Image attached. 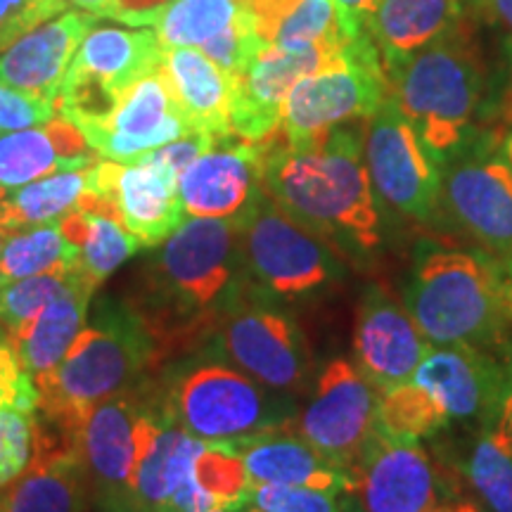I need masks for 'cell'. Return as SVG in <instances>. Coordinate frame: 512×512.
Here are the masks:
<instances>
[{"label": "cell", "mask_w": 512, "mask_h": 512, "mask_svg": "<svg viewBox=\"0 0 512 512\" xmlns=\"http://www.w3.org/2000/svg\"><path fill=\"white\" fill-rule=\"evenodd\" d=\"M242 292L240 221L185 216L152 247L126 302L157 339L166 363L202 344Z\"/></svg>", "instance_id": "1"}, {"label": "cell", "mask_w": 512, "mask_h": 512, "mask_svg": "<svg viewBox=\"0 0 512 512\" xmlns=\"http://www.w3.org/2000/svg\"><path fill=\"white\" fill-rule=\"evenodd\" d=\"M264 190L339 254H370L382 245L380 209L358 124L339 126L311 147H290L280 136L266 140Z\"/></svg>", "instance_id": "2"}, {"label": "cell", "mask_w": 512, "mask_h": 512, "mask_svg": "<svg viewBox=\"0 0 512 512\" xmlns=\"http://www.w3.org/2000/svg\"><path fill=\"white\" fill-rule=\"evenodd\" d=\"M162 366V349L136 309L102 297L60 366L34 380L38 415L64 434L95 403L138 387Z\"/></svg>", "instance_id": "3"}, {"label": "cell", "mask_w": 512, "mask_h": 512, "mask_svg": "<svg viewBox=\"0 0 512 512\" xmlns=\"http://www.w3.org/2000/svg\"><path fill=\"white\" fill-rule=\"evenodd\" d=\"M159 406L204 444H242L292 422L283 394L242 373L209 339L152 375Z\"/></svg>", "instance_id": "4"}, {"label": "cell", "mask_w": 512, "mask_h": 512, "mask_svg": "<svg viewBox=\"0 0 512 512\" xmlns=\"http://www.w3.org/2000/svg\"><path fill=\"white\" fill-rule=\"evenodd\" d=\"M403 304L432 347L486 351L503 342L512 323L501 268L482 254L434 240L415 247Z\"/></svg>", "instance_id": "5"}, {"label": "cell", "mask_w": 512, "mask_h": 512, "mask_svg": "<svg viewBox=\"0 0 512 512\" xmlns=\"http://www.w3.org/2000/svg\"><path fill=\"white\" fill-rule=\"evenodd\" d=\"M389 93L422 145L444 164L475 133L484 98V67L463 24L387 72Z\"/></svg>", "instance_id": "6"}, {"label": "cell", "mask_w": 512, "mask_h": 512, "mask_svg": "<svg viewBox=\"0 0 512 512\" xmlns=\"http://www.w3.org/2000/svg\"><path fill=\"white\" fill-rule=\"evenodd\" d=\"M247 292L264 302H299L344 275L342 254L261 192L240 219Z\"/></svg>", "instance_id": "7"}, {"label": "cell", "mask_w": 512, "mask_h": 512, "mask_svg": "<svg viewBox=\"0 0 512 512\" xmlns=\"http://www.w3.org/2000/svg\"><path fill=\"white\" fill-rule=\"evenodd\" d=\"M389 95L382 57L366 31L335 60L292 86L278 136L290 147H311L339 126L370 119Z\"/></svg>", "instance_id": "8"}, {"label": "cell", "mask_w": 512, "mask_h": 512, "mask_svg": "<svg viewBox=\"0 0 512 512\" xmlns=\"http://www.w3.org/2000/svg\"><path fill=\"white\" fill-rule=\"evenodd\" d=\"M439 207L501 268H512V166L494 133L475 131L444 164Z\"/></svg>", "instance_id": "9"}, {"label": "cell", "mask_w": 512, "mask_h": 512, "mask_svg": "<svg viewBox=\"0 0 512 512\" xmlns=\"http://www.w3.org/2000/svg\"><path fill=\"white\" fill-rule=\"evenodd\" d=\"M164 46L150 29H91L64 76L55 107L76 126L107 117L124 93L162 64Z\"/></svg>", "instance_id": "10"}, {"label": "cell", "mask_w": 512, "mask_h": 512, "mask_svg": "<svg viewBox=\"0 0 512 512\" xmlns=\"http://www.w3.org/2000/svg\"><path fill=\"white\" fill-rule=\"evenodd\" d=\"M233 366L278 394H299L311 375V351L290 313L242 292L207 337Z\"/></svg>", "instance_id": "11"}, {"label": "cell", "mask_w": 512, "mask_h": 512, "mask_svg": "<svg viewBox=\"0 0 512 512\" xmlns=\"http://www.w3.org/2000/svg\"><path fill=\"white\" fill-rule=\"evenodd\" d=\"M178 178L147 155L136 162L100 159L88 169V188L76 209L112 216L140 245L152 249L185 221Z\"/></svg>", "instance_id": "12"}, {"label": "cell", "mask_w": 512, "mask_h": 512, "mask_svg": "<svg viewBox=\"0 0 512 512\" xmlns=\"http://www.w3.org/2000/svg\"><path fill=\"white\" fill-rule=\"evenodd\" d=\"M363 157L375 195L413 221H430L441 200V164L408 124L392 93L363 131Z\"/></svg>", "instance_id": "13"}, {"label": "cell", "mask_w": 512, "mask_h": 512, "mask_svg": "<svg viewBox=\"0 0 512 512\" xmlns=\"http://www.w3.org/2000/svg\"><path fill=\"white\" fill-rule=\"evenodd\" d=\"M380 396L356 363L335 358L318 375L311 399L297 418V432L330 465L351 477V467L377 430Z\"/></svg>", "instance_id": "14"}, {"label": "cell", "mask_w": 512, "mask_h": 512, "mask_svg": "<svg viewBox=\"0 0 512 512\" xmlns=\"http://www.w3.org/2000/svg\"><path fill=\"white\" fill-rule=\"evenodd\" d=\"M143 396L145 382H140L128 392L95 403L74 422L72 430L64 432L86 467L95 510H136L133 477Z\"/></svg>", "instance_id": "15"}, {"label": "cell", "mask_w": 512, "mask_h": 512, "mask_svg": "<svg viewBox=\"0 0 512 512\" xmlns=\"http://www.w3.org/2000/svg\"><path fill=\"white\" fill-rule=\"evenodd\" d=\"M342 50L306 48L285 50L266 43L247 67L230 76V133L247 143H266L278 136L283 105L292 86L318 72Z\"/></svg>", "instance_id": "16"}, {"label": "cell", "mask_w": 512, "mask_h": 512, "mask_svg": "<svg viewBox=\"0 0 512 512\" xmlns=\"http://www.w3.org/2000/svg\"><path fill=\"white\" fill-rule=\"evenodd\" d=\"M351 494L363 512H432L441 505L437 470L420 439L380 427L351 467Z\"/></svg>", "instance_id": "17"}, {"label": "cell", "mask_w": 512, "mask_h": 512, "mask_svg": "<svg viewBox=\"0 0 512 512\" xmlns=\"http://www.w3.org/2000/svg\"><path fill=\"white\" fill-rule=\"evenodd\" d=\"M81 133L100 159L136 162L147 152L195 131L178 107L159 64L128 88L107 117L81 126Z\"/></svg>", "instance_id": "18"}, {"label": "cell", "mask_w": 512, "mask_h": 512, "mask_svg": "<svg viewBox=\"0 0 512 512\" xmlns=\"http://www.w3.org/2000/svg\"><path fill=\"white\" fill-rule=\"evenodd\" d=\"M430 347L406 304L387 287H366L356 309L354 363L380 392L411 382Z\"/></svg>", "instance_id": "19"}, {"label": "cell", "mask_w": 512, "mask_h": 512, "mask_svg": "<svg viewBox=\"0 0 512 512\" xmlns=\"http://www.w3.org/2000/svg\"><path fill=\"white\" fill-rule=\"evenodd\" d=\"M185 216L240 221L264 192V143L219 138L178 178Z\"/></svg>", "instance_id": "20"}, {"label": "cell", "mask_w": 512, "mask_h": 512, "mask_svg": "<svg viewBox=\"0 0 512 512\" xmlns=\"http://www.w3.org/2000/svg\"><path fill=\"white\" fill-rule=\"evenodd\" d=\"M204 441L183 430L159 406L152 377L145 380L143 408L138 420V463L133 477V508L166 512L171 498L192 477Z\"/></svg>", "instance_id": "21"}, {"label": "cell", "mask_w": 512, "mask_h": 512, "mask_svg": "<svg viewBox=\"0 0 512 512\" xmlns=\"http://www.w3.org/2000/svg\"><path fill=\"white\" fill-rule=\"evenodd\" d=\"M91 508V482L79 451L41 418L34 458L15 482L0 491V512H91Z\"/></svg>", "instance_id": "22"}, {"label": "cell", "mask_w": 512, "mask_h": 512, "mask_svg": "<svg viewBox=\"0 0 512 512\" xmlns=\"http://www.w3.org/2000/svg\"><path fill=\"white\" fill-rule=\"evenodd\" d=\"M448 420H491L505 387V370L486 351L446 344L430 347L411 377Z\"/></svg>", "instance_id": "23"}, {"label": "cell", "mask_w": 512, "mask_h": 512, "mask_svg": "<svg viewBox=\"0 0 512 512\" xmlns=\"http://www.w3.org/2000/svg\"><path fill=\"white\" fill-rule=\"evenodd\" d=\"M98 17L88 12H64L38 24L0 55V83L55 102L76 50Z\"/></svg>", "instance_id": "24"}, {"label": "cell", "mask_w": 512, "mask_h": 512, "mask_svg": "<svg viewBox=\"0 0 512 512\" xmlns=\"http://www.w3.org/2000/svg\"><path fill=\"white\" fill-rule=\"evenodd\" d=\"M100 157L81 128L57 114L48 124L0 133V190L19 188L60 171L91 169Z\"/></svg>", "instance_id": "25"}, {"label": "cell", "mask_w": 512, "mask_h": 512, "mask_svg": "<svg viewBox=\"0 0 512 512\" xmlns=\"http://www.w3.org/2000/svg\"><path fill=\"white\" fill-rule=\"evenodd\" d=\"M463 24V0H380L363 31L375 43L384 72H392Z\"/></svg>", "instance_id": "26"}, {"label": "cell", "mask_w": 512, "mask_h": 512, "mask_svg": "<svg viewBox=\"0 0 512 512\" xmlns=\"http://www.w3.org/2000/svg\"><path fill=\"white\" fill-rule=\"evenodd\" d=\"M252 484L311 486L330 494H351V477L337 470L290 425L235 444Z\"/></svg>", "instance_id": "27"}, {"label": "cell", "mask_w": 512, "mask_h": 512, "mask_svg": "<svg viewBox=\"0 0 512 512\" xmlns=\"http://www.w3.org/2000/svg\"><path fill=\"white\" fill-rule=\"evenodd\" d=\"M162 72L171 93L195 133L228 138L230 133V76L200 48H164Z\"/></svg>", "instance_id": "28"}, {"label": "cell", "mask_w": 512, "mask_h": 512, "mask_svg": "<svg viewBox=\"0 0 512 512\" xmlns=\"http://www.w3.org/2000/svg\"><path fill=\"white\" fill-rule=\"evenodd\" d=\"M95 290L98 287L88 283L79 271L74 283L38 313L29 330L22 337L12 339L10 344L19 363L34 380L60 366L64 354L81 335V330L86 328Z\"/></svg>", "instance_id": "29"}, {"label": "cell", "mask_w": 512, "mask_h": 512, "mask_svg": "<svg viewBox=\"0 0 512 512\" xmlns=\"http://www.w3.org/2000/svg\"><path fill=\"white\" fill-rule=\"evenodd\" d=\"M62 233L79 247V271L88 283L100 287L110 275L140 252V242L117 219L95 211L74 209L60 221Z\"/></svg>", "instance_id": "30"}, {"label": "cell", "mask_w": 512, "mask_h": 512, "mask_svg": "<svg viewBox=\"0 0 512 512\" xmlns=\"http://www.w3.org/2000/svg\"><path fill=\"white\" fill-rule=\"evenodd\" d=\"M79 268V247L62 233L60 223L8 228L0 252V287L43 273H64Z\"/></svg>", "instance_id": "31"}, {"label": "cell", "mask_w": 512, "mask_h": 512, "mask_svg": "<svg viewBox=\"0 0 512 512\" xmlns=\"http://www.w3.org/2000/svg\"><path fill=\"white\" fill-rule=\"evenodd\" d=\"M88 188V169L60 171L19 188L0 190V228L38 226L60 221L79 207Z\"/></svg>", "instance_id": "32"}, {"label": "cell", "mask_w": 512, "mask_h": 512, "mask_svg": "<svg viewBox=\"0 0 512 512\" xmlns=\"http://www.w3.org/2000/svg\"><path fill=\"white\" fill-rule=\"evenodd\" d=\"M238 0H169L155 31L164 48H202L238 19Z\"/></svg>", "instance_id": "33"}, {"label": "cell", "mask_w": 512, "mask_h": 512, "mask_svg": "<svg viewBox=\"0 0 512 512\" xmlns=\"http://www.w3.org/2000/svg\"><path fill=\"white\" fill-rule=\"evenodd\" d=\"M79 271L43 273L0 287V328L12 339L22 337L46 306L74 283Z\"/></svg>", "instance_id": "34"}, {"label": "cell", "mask_w": 512, "mask_h": 512, "mask_svg": "<svg viewBox=\"0 0 512 512\" xmlns=\"http://www.w3.org/2000/svg\"><path fill=\"white\" fill-rule=\"evenodd\" d=\"M448 422L451 420L437 406V401L413 382L389 389V392H382L380 396L377 427L389 434L425 439L444 430Z\"/></svg>", "instance_id": "35"}, {"label": "cell", "mask_w": 512, "mask_h": 512, "mask_svg": "<svg viewBox=\"0 0 512 512\" xmlns=\"http://www.w3.org/2000/svg\"><path fill=\"white\" fill-rule=\"evenodd\" d=\"M351 38L339 22L335 0H302L280 22L273 43L285 50L332 48L344 50Z\"/></svg>", "instance_id": "36"}, {"label": "cell", "mask_w": 512, "mask_h": 512, "mask_svg": "<svg viewBox=\"0 0 512 512\" xmlns=\"http://www.w3.org/2000/svg\"><path fill=\"white\" fill-rule=\"evenodd\" d=\"M195 482L202 486L211 498H216L221 510L238 512L249 501L252 479L242 463L238 448L230 444H207L195 460L192 470Z\"/></svg>", "instance_id": "37"}, {"label": "cell", "mask_w": 512, "mask_h": 512, "mask_svg": "<svg viewBox=\"0 0 512 512\" xmlns=\"http://www.w3.org/2000/svg\"><path fill=\"white\" fill-rule=\"evenodd\" d=\"M470 479L494 512H512V448L484 427L470 458Z\"/></svg>", "instance_id": "38"}, {"label": "cell", "mask_w": 512, "mask_h": 512, "mask_svg": "<svg viewBox=\"0 0 512 512\" xmlns=\"http://www.w3.org/2000/svg\"><path fill=\"white\" fill-rule=\"evenodd\" d=\"M41 418L38 411L3 408L0 411V491L27 470L36 453Z\"/></svg>", "instance_id": "39"}, {"label": "cell", "mask_w": 512, "mask_h": 512, "mask_svg": "<svg viewBox=\"0 0 512 512\" xmlns=\"http://www.w3.org/2000/svg\"><path fill=\"white\" fill-rule=\"evenodd\" d=\"M264 46L266 41L259 36L252 19L245 15V10H242L230 27H226L219 36H214L211 41L204 43L200 50L211 62L219 64L228 76H235L247 67V62Z\"/></svg>", "instance_id": "40"}, {"label": "cell", "mask_w": 512, "mask_h": 512, "mask_svg": "<svg viewBox=\"0 0 512 512\" xmlns=\"http://www.w3.org/2000/svg\"><path fill=\"white\" fill-rule=\"evenodd\" d=\"M339 494L311 489V486L252 484L247 505L264 512H342Z\"/></svg>", "instance_id": "41"}, {"label": "cell", "mask_w": 512, "mask_h": 512, "mask_svg": "<svg viewBox=\"0 0 512 512\" xmlns=\"http://www.w3.org/2000/svg\"><path fill=\"white\" fill-rule=\"evenodd\" d=\"M64 3L67 0H0V53L62 12Z\"/></svg>", "instance_id": "42"}, {"label": "cell", "mask_w": 512, "mask_h": 512, "mask_svg": "<svg viewBox=\"0 0 512 512\" xmlns=\"http://www.w3.org/2000/svg\"><path fill=\"white\" fill-rule=\"evenodd\" d=\"M55 117V102L36 98V95L0 83V133L43 126Z\"/></svg>", "instance_id": "43"}, {"label": "cell", "mask_w": 512, "mask_h": 512, "mask_svg": "<svg viewBox=\"0 0 512 512\" xmlns=\"http://www.w3.org/2000/svg\"><path fill=\"white\" fill-rule=\"evenodd\" d=\"M3 408L38 411V389L34 377L19 363L8 337L0 335V411Z\"/></svg>", "instance_id": "44"}, {"label": "cell", "mask_w": 512, "mask_h": 512, "mask_svg": "<svg viewBox=\"0 0 512 512\" xmlns=\"http://www.w3.org/2000/svg\"><path fill=\"white\" fill-rule=\"evenodd\" d=\"M240 8L245 15L252 19V24L259 31V36L266 43H273L275 31H278L280 22L297 8L302 0H238Z\"/></svg>", "instance_id": "45"}, {"label": "cell", "mask_w": 512, "mask_h": 512, "mask_svg": "<svg viewBox=\"0 0 512 512\" xmlns=\"http://www.w3.org/2000/svg\"><path fill=\"white\" fill-rule=\"evenodd\" d=\"M169 0H119V22L131 27H155Z\"/></svg>", "instance_id": "46"}, {"label": "cell", "mask_w": 512, "mask_h": 512, "mask_svg": "<svg viewBox=\"0 0 512 512\" xmlns=\"http://www.w3.org/2000/svg\"><path fill=\"white\" fill-rule=\"evenodd\" d=\"M377 3L380 0H335L339 22H342V29L347 31L349 38L361 34L363 27H366V19L377 8Z\"/></svg>", "instance_id": "47"}, {"label": "cell", "mask_w": 512, "mask_h": 512, "mask_svg": "<svg viewBox=\"0 0 512 512\" xmlns=\"http://www.w3.org/2000/svg\"><path fill=\"white\" fill-rule=\"evenodd\" d=\"M486 425H489V430L494 432V437L501 441V444L512 448V368L505 373V387L494 418L486 420Z\"/></svg>", "instance_id": "48"}, {"label": "cell", "mask_w": 512, "mask_h": 512, "mask_svg": "<svg viewBox=\"0 0 512 512\" xmlns=\"http://www.w3.org/2000/svg\"><path fill=\"white\" fill-rule=\"evenodd\" d=\"M479 12L501 31L505 46H512V0H482Z\"/></svg>", "instance_id": "49"}, {"label": "cell", "mask_w": 512, "mask_h": 512, "mask_svg": "<svg viewBox=\"0 0 512 512\" xmlns=\"http://www.w3.org/2000/svg\"><path fill=\"white\" fill-rule=\"evenodd\" d=\"M74 5H79L83 12L93 17H105V19H119V0H72Z\"/></svg>", "instance_id": "50"}, {"label": "cell", "mask_w": 512, "mask_h": 512, "mask_svg": "<svg viewBox=\"0 0 512 512\" xmlns=\"http://www.w3.org/2000/svg\"><path fill=\"white\" fill-rule=\"evenodd\" d=\"M503 271V290H505V304H508V313L512 320V268H501Z\"/></svg>", "instance_id": "51"}, {"label": "cell", "mask_w": 512, "mask_h": 512, "mask_svg": "<svg viewBox=\"0 0 512 512\" xmlns=\"http://www.w3.org/2000/svg\"><path fill=\"white\" fill-rule=\"evenodd\" d=\"M503 155H505V159H508V164L512 166V128H510L508 136L503 138Z\"/></svg>", "instance_id": "52"}, {"label": "cell", "mask_w": 512, "mask_h": 512, "mask_svg": "<svg viewBox=\"0 0 512 512\" xmlns=\"http://www.w3.org/2000/svg\"><path fill=\"white\" fill-rule=\"evenodd\" d=\"M505 50H508V83H510V100H512V46H505Z\"/></svg>", "instance_id": "53"}, {"label": "cell", "mask_w": 512, "mask_h": 512, "mask_svg": "<svg viewBox=\"0 0 512 512\" xmlns=\"http://www.w3.org/2000/svg\"><path fill=\"white\" fill-rule=\"evenodd\" d=\"M465 8H472V10H479V5H482V0H463Z\"/></svg>", "instance_id": "54"}, {"label": "cell", "mask_w": 512, "mask_h": 512, "mask_svg": "<svg viewBox=\"0 0 512 512\" xmlns=\"http://www.w3.org/2000/svg\"><path fill=\"white\" fill-rule=\"evenodd\" d=\"M238 512H264V510L254 508V505H245V508H242V510H238Z\"/></svg>", "instance_id": "55"}, {"label": "cell", "mask_w": 512, "mask_h": 512, "mask_svg": "<svg viewBox=\"0 0 512 512\" xmlns=\"http://www.w3.org/2000/svg\"><path fill=\"white\" fill-rule=\"evenodd\" d=\"M3 238H5V230L0 228V252H3Z\"/></svg>", "instance_id": "56"}, {"label": "cell", "mask_w": 512, "mask_h": 512, "mask_svg": "<svg viewBox=\"0 0 512 512\" xmlns=\"http://www.w3.org/2000/svg\"><path fill=\"white\" fill-rule=\"evenodd\" d=\"M98 512H136V510H98Z\"/></svg>", "instance_id": "57"}, {"label": "cell", "mask_w": 512, "mask_h": 512, "mask_svg": "<svg viewBox=\"0 0 512 512\" xmlns=\"http://www.w3.org/2000/svg\"><path fill=\"white\" fill-rule=\"evenodd\" d=\"M219 512H230V510H219Z\"/></svg>", "instance_id": "58"}]
</instances>
